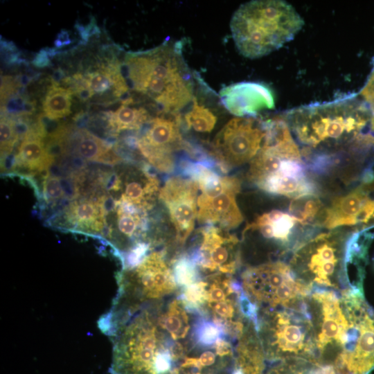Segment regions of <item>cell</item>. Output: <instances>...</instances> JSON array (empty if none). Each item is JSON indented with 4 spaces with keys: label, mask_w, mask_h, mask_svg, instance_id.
Segmentation results:
<instances>
[{
    "label": "cell",
    "mask_w": 374,
    "mask_h": 374,
    "mask_svg": "<svg viewBox=\"0 0 374 374\" xmlns=\"http://www.w3.org/2000/svg\"><path fill=\"white\" fill-rule=\"evenodd\" d=\"M283 118L305 161L354 147L369 132L371 111L363 99L350 96L294 109Z\"/></svg>",
    "instance_id": "1"
},
{
    "label": "cell",
    "mask_w": 374,
    "mask_h": 374,
    "mask_svg": "<svg viewBox=\"0 0 374 374\" xmlns=\"http://www.w3.org/2000/svg\"><path fill=\"white\" fill-rule=\"evenodd\" d=\"M182 48V42L167 40L150 50L127 53L121 64L128 87L151 98L165 114H177L195 98Z\"/></svg>",
    "instance_id": "2"
},
{
    "label": "cell",
    "mask_w": 374,
    "mask_h": 374,
    "mask_svg": "<svg viewBox=\"0 0 374 374\" xmlns=\"http://www.w3.org/2000/svg\"><path fill=\"white\" fill-rule=\"evenodd\" d=\"M247 178L266 193L293 199L319 195L321 192L303 160L299 146L283 121L269 127L261 150L250 162Z\"/></svg>",
    "instance_id": "3"
},
{
    "label": "cell",
    "mask_w": 374,
    "mask_h": 374,
    "mask_svg": "<svg viewBox=\"0 0 374 374\" xmlns=\"http://www.w3.org/2000/svg\"><path fill=\"white\" fill-rule=\"evenodd\" d=\"M304 21L288 3L256 0L242 4L231 20V31L238 51L258 58L280 48L301 29Z\"/></svg>",
    "instance_id": "4"
},
{
    "label": "cell",
    "mask_w": 374,
    "mask_h": 374,
    "mask_svg": "<svg viewBox=\"0 0 374 374\" xmlns=\"http://www.w3.org/2000/svg\"><path fill=\"white\" fill-rule=\"evenodd\" d=\"M305 300L295 306L263 311L258 330L262 350L269 359L298 358L319 364Z\"/></svg>",
    "instance_id": "5"
},
{
    "label": "cell",
    "mask_w": 374,
    "mask_h": 374,
    "mask_svg": "<svg viewBox=\"0 0 374 374\" xmlns=\"http://www.w3.org/2000/svg\"><path fill=\"white\" fill-rule=\"evenodd\" d=\"M348 234L332 231L312 236L294 250L290 267L295 278L310 288L340 289L346 276L345 257Z\"/></svg>",
    "instance_id": "6"
},
{
    "label": "cell",
    "mask_w": 374,
    "mask_h": 374,
    "mask_svg": "<svg viewBox=\"0 0 374 374\" xmlns=\"http://www.w3.org/2000/svg\"><path fill=\"white\" fill-rule=\"evenodd\" d=\"M243 291L229 275L212 274L184 287L180 296L186 308L220 326L224 335L244 334Z\"/></svg>",
    "instance_id": "7"
},
{
    "label": "cell",
    "mask_w": 374,
    "mask_h": 374,
    "mask_svg": "<svg viewBox=\"0 0 374 374\" xmlns=\"http://www.w3.org/2000/svg\"><path fill=\"white\" fill-rule=\"evenodd\" d=\"M181 166L184 173L196 181L200 191L197 201L199 222L218 225L225 230L239 226L243 220L236 202L240 181L219 175L211 170L207 159L196 162L184 160Z\"/></svg>",
    "instance_id": "8"
},
{
    "label": "cell",
    "mask_w": 374,
    "mask_h": 374,
    "mask_svg": "<svg viewBox=\"0 0 374 374\" xmlns=\"http://www.w3.org/2000/svg\"><path fill=\"white\" fill-rule=\"evenodd\" d=\"M242 291L256 309L263 311L297 305L310 290L300 283L289 265L281 261L251 267L242 274Z\"/></svg>",
    "instance_id": "9"
},
{
    "label": "cell",
    "mask_w": 374,
    "mask_h": 374,
    "mask_svg": "<svg viewBox=\"0 0 374 374\" xmlns=\"http://www.w3.org/2000/svg\"><path fill=\"white\" fill-rule=\"evenodd\" d=\"M342 294L349 327L335 366L348 374H366L374 367V315L353 292L347 290Z\"/></svg>",
    "instance_id": "10"
},
{
    "label": "cell",
    "mask_w": 374,
    "mask_h": 374,
    "mask_svg": "<svg viewBox=\"0 0 374 374\" xmlns=\"http://www.w3.org/2000/svg\"><path fill=\"white\" fill-rule=\"evenodd\" d=\"M266 133V121L252 116L234 118L216 134L212 154L225 170L251 162L261 150Z\"/></svg>",
    "instance_id": "11"
},
{
    "label": "cell",
    "mask_w": 374,
    "mask_h": 374,
    "mask_svg": "<svg viewBox=\"0 0 374 374\" xmlns=\"http://www.w3.org/2000/svg\"><path fill=\"white\" fill-rule=\"evenodd\" d=\"M309 300L317 354L321 357L328 348L335 347L341 351L346 341L349 322L341 299L332 290H317L311 294Z\"/></svg>",
    "instance_id": "12"
},
{
    "label": "cell",
    "mask_w": 374,
    "mask_h": 374,
    "mask_svg": "<svg viewBox=\"0 0 374 374\" xmlns=\"http://www.w3.org/2000/svg\"><path fill=\"white\" fill-rule=\"evenodd\" d=\"M178 114L161 115L152 118L136 145L141 154L157 169L170 172L175 169V153L190 146L183 140Z\"/></svg>",
    "instance_id": "13"
},
{
    "label": "cell",
    "mask_w": 374,
    "mask_h": 374,
    "mask_svg": "<svg viewBox=\"0 0 374 374\" xmlns=\"http://www.w3.org/2000/svg\"><path fill=\"white\" fill-rule=\"evenodd\" d=\"M227 230L208 225L202 231V238L187 256L200 275H231L240 264L238 239Z\"/></svg>",
    "instance_id": "14"
},
{
    "label": "cell",
    "mask_w": 374,
    "mask_h": 374,
    "mask_svg": "<svg viewBox=\"0 0 374 374\" xmlns=\"http://www.w3.org/2000/svg\"><path fill=\"white\" fill-rule=\"evenodd\" d=\"M374 223V178L361 181L350 191L332 199L326 207L321 226L332 229L341 226L365 228Z\"/></svg>",
    "instance_id": "15"
},
{
    "label": "cell",
    "mask_w": 374,
    "mask_h": 374,
    "mask_svg": "<svg viewBox=\"0 0 374 374\" xmlns=\"http://www.w3.org/2000/svg\"><path fill=\"white\" fill-rule=\"evenodd\" d=\"M198 186L192 178L170 177L159 196L167 208L177 240L184 243L195 227L197 215Z\"/></svg>",
    "instance_id": "16"
},
{
    "label": "cell",
    "mask_w": 374,
    "mask_h": 374,
    "mask_svg": "<svg viewBox=\"0 0 374 374\" xmlns=\"http://www.w3.org/2000/svg\"><path fill=\"white\" fill-rule=\"evenodd\" d=\"M317 228L305 226L289 211L273 210L263 213L249 224L244 230L258 232L263 238L277 245L295 249L311 238Z\"/></svg>",
    "instance_id": "17"
},
{
    "label": "cell",
    "mask_w": 374,
    "mask_h": 374,
    "mask_svg": "<svg viewBox=\"0 0 374 374\" xmlns=\"http://www.w3.org/2000/svg\"><path fill=\"white\" fill-rule=\"evenodd\" d=\"M224 107L238 117H253L260 111L274 107V99L269 88L253 82L235 83L220 91Z\"/></svg>",
    "instance_id": "18"
},
{
    "label": "cell",
    "mask_w": 374,
    "mask_h": 374,
    "mask_svg": "<svg viewBox=\"0 0 374 374\" xmlns=\"http://www.w3.org/2000/svg\"><path fill=\"white\" fill-rule=\"evenodd\" d=\"M126 176L124 191L119 199L145 211L152 206V202L159 191L157 177L143 168Z\"/></svg>",
    "instance_id": "19"
},
{
    "label": "cell",
    "mask_w": 374,
    "mask_h": 374,
    "mask_svg": "<svg viewBox=\"0 0 374 374\" xmlns=\"http://www.w3.org/2000/svg\"><path fill=\"white\" fill-rule=\"evenodd\" d=\"M15 158V162L19 166L35 171L47 170L53 161L46 151L42 138L35 132L22 140Z\"/></svg>",
    "instance_id": "20"
},
{
    "label": "cell",
    "mask_w": 374,
    "mask_h": 374,
    "mask_svg": "<svg viewBox=\"0 0 374 374\" xmlns=\"http://www.w3.org/2000/svg\"><path fill=\"white\" fill-rule=\"evenodd\" d=\"M105 214L103 199L96 202L91 200L75 202L69 206L66 213L73 224L84 231L96 232L105 230Z\"/></svg>",
    "instance_id": "21"
},
{
    "label": "cell",
    "mask_w": 374,
    "mask_h": 374,
    "mask_svg": "<svg viewBox=\"0 0 374 374\" xmlns=\"http://www.w3.org/2000/svg\"><path fill=\"white\" fill-rule=\"evenodd\" d=\"M118 232L127 240L136 241L145 231V211L121 199L116 202Z\"/></svg>",
    "instance_id": "22"
},
{
    "label": "cell",
    "mask_w": 374,
    "mask_h": 374,
    "mask_svg": "<svg viewBox=\"0 0 374 374\" xmlns=\"http://www.w3.org/2000/svg\"><path fill=\"white\" fill-rule=\"evenodd\" d=\"M112 145L107 141H104L88 131H83L80 138L75 146V152L82 159L102 162L114 163L118 161V158L110 150Z\"/></svg>",
    "instance_id": "23"
},
{
    "label": "cell",
    "mask_w": 374,
    "mask_h": 374,
    "mask_svg": "<svg viewBox=\"0 0 374 374\" xmlns=\"http://www.w3.org/2000/svg\"><path fill=\"white\" fill-rule=\"evenodd\" d=\"M326 207L317 195H305L293 199L288 211L305 226H321Z\"/></svg>",
    "instance_id": "24"
},
{
    "label": "cell",
    "mask_w": 374,
    "mask_h": 374,
    "mask_svg": "<svg viewBox=\"0 0 374 374\" xmlns=\"http://www.w3.org/2000/svg\"><path fill=\"white\" fill-rule=\"evenodd\" d=\"M130 105L122 104L114 112H109V125L114 131L138 130L152 120L145 108Z\"/></svg>",
    "instance_id": "25"
},
{
    "label": "cell",
    "mask_w": 374,
    "mask_h": 374,
    "mask_svg": "<svg viewBox=\"0 0 374 374\" xmlns=\"http://www.w3.org/2000/svg\"><path fill=\"white\" fill-rule=\"evenodd\" d=\"M73 92L71 89L52 84L42 103L44 114L51 119L59 120L71 113Z\"/></svg>",
    "instance_id": "26"
},
{
    "label": "cell",
    "mask_w": 374,
    "mask_h": 374,
    "mask_svg": "<svg viewBox=\"0 0 374 374\" xmlns=\"http://www.w3.org/2000/svg\"><path fill=\"white\" fill-rule=\"evenodd\" d=\"M193 102L191 109L184 116L186 125L197 132H211L215 125L217 117L208 108L200 105L195 97Z\"/></svg>",
    "instance_id": "27"
},
{
    "label": "cell",
    "mask_w": 374,
    "mask_h": 374,
    "mask_svg": "<svg viewBox=\"0 0 374 374\" xmlns=\"http://www.w3.org/2000/svg\"><path fill=\"white\" fill-rule=\"evenodd\" d=\"M195 343L203 346L215 344L218 340L224 339L222 328L214 322L202 318L196 321L193 328Z\"/></svg>",
    "instance_id": "28"
},
{
    "label": "cell",
    "mask_w": 374,
    "mask_h": 374,
    "mask_svg": "<svg viewBox=\"0 0 374 374\" xmlns=\"http://www.w3.org/2000/svg\"><path fill=\"white\" fill-rule=\"evenodd\" d=\"M265 374H317V366L311 362L298 358L274 360Z\"/></svg>",
    "instance_id": "29"
},
{
    "label": "cell",
    "mask_w": 374,
    "mask_h": 374,
    "mask_svg": "<svg viewBox=\"0 0 374 374\" xmlns=\"http://www.w3.org/2000/svg\"><path fill=\"white\" fill-rule=\"evenodd\" d=\"M173 275L176 283L184 288L202 278L197 267L187 256H183L175 261Z\"/></svg>",
    "instance_id": "30"
},
{
    "label": "cell",
    "mask_w": 374,
    "mask_h": 374,
    "mask_svg": "<svg viewBox=\"0 0 374 374\" xmlns=\"http://www.w3.org/2000/svg\"><path fill=\"white\" fill-rule=\"evenodd\" d=\"M18 141L12 118L3 116L0 122L1 152L3 157L11 153L15 144Z\"/></svg>",
    "instance_id": "31"
},
{
    "label": "cell",
    "mask_w": 374,
    "mask_h": 374,
    "mask_svg": "<svg viewBox=\"0 0 374 374\" xmlns=\"http://www.w3.org/2000/svg\"><path fill=\"white\" fill-rule=\"evenodd\" d=\"M86 78L94 93H103L112 87L114 88L113 78L105 69L89 73Z\"/></svg>",
    "instance_id": "32"
},
{
    "label": "cell",
    "mask_w": 374,
    "mask_h": 374,
    "mask_svg": "<svg viewBox=\"0 0 374 374\" xmlns=\"http://www.w3.org/2000/svg\"><path fill=\"white\" fill-rule=\"evenodd\" d=\"M43 194L48 201H57L66 197L61 178L55 175H46L43 181Z\"/></svg>",
    "instance_id": "33"
},
{
    "label": "cell",
    "mask_w": 374,
    "mask_h": 374,
    "mask_svg": "<svg viewBox=\"0 0 374 374\" xmlns=\"http://www.w3.org/2000/svg\"><path fill=\"white\" fill-rule=\"evenodd\" d=\"M46 48L41 49L32 60V64L37 68H45L51 65V62Z\"/></svg>",
    "instance_id": "34"
},
{
    "label": "cell",
    "mask_w": 374,
    "mask_h": 374,
    "mask_svg": "<svg viewBox=\"0 0 374 374\" xmlns=\"http://www.w3.org/2000/svg\"><path fill=\"white\" fill-rule=\"evenodd\" d=\"M71 43V40L69 38V33L66 30H62L57 36V38L54 40L53 44L55 48H62L63 46L69 45Z\"/></svg>",
    "instance_id": "35"
},
{
    "label": "cell",
    "mask_w": 374,
    "mask_h": 374,
    "mask_svg": "<svg viewBox=\"0 0 374 374\" xmlns=\"http://www.w3.org/2000/svg\"><path fill=\"white\" fill-rule=\"evenodd\" d=\"M65 78V73L64 70L58 67L57 69H55L51 75V79L52 82V84L58 85L60 86V83L64 80Z\"/></svg>",
    "instance_id": "36"
},
{
    "label": "cell",
    "mask_w": 374,
    "mask_h": 374,
    "mask_svg": "<svg viewBox=\"0 0 374 374\" xmlns=\"http://www.w3.org/2000/svg\"><path fill=\"white\" fill-rule=\"evenodd\" d=\"M327 374H344L337 369L334 366H330L328 368Z\"/></svg>",
    "instance_id": "37"
},
{
    "label": "cell",
    "mask_w": 374,
    "mask_h": 374,
    "mask_svg": "<svg viewBox=\"0 0 374 374\" xmlns=\"http://www.w3.org/2000/svg\"><path fill=\"white\" fill-rule=\"evenodd\" d=\"M373 71H374V69H373Z\"/></svg>",
    "instance_id": "38"
}]
</instances>
